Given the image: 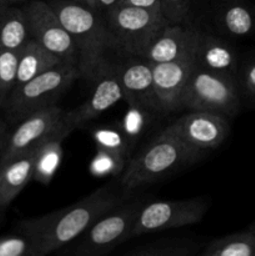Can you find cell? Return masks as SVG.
Here are the masks:
<instances>
[{"instance_id":"1","label":"cell","mask_w":255,"mask_h":256,"mask_svg":"<svg viewBox=\"0 0 255 256\" xmlns=\"http://www.w3.org/2000/svg\"><path fill=\"white\" fill-rule=\"evenodd\" d=\"M122 202V194L105 185L76 204L44 216L22 220L16 230L34 240L40 256L49 255L75 242L98 219Z\"/></svg>"},{"instance_id":"2","label":"cell","mask_w":255,"mask_h":256,"mask_svg":"<svg viewBox=\"0 0 255 256\" xmlns=\"http://www.w3.org/2000/svg\"><path fill=\"white\" fill-rule=\"evenodd\" d=\"M48 2L72 36L82 76L98 79L110 66L108 64L110 52L119 50L106 18L102 16L99 10L75 0H50Z\"/></svg>"},{"instance_id":"3","label":"cell","mask_w":255,"mask_h":256,"mask_svg":"<svg viewBox=\"0 0 255 256\" xmlns=\"http://www.w3.org/2000/svg\"><path fill=\"white\" fill-rule=\"evenodd\" d=\"M199 156L178 136L172 125L165 128L145 149L129 162L120 186L132 192L156 182L182 166L194 164Z\"/></svg>"},{"instance_id":"4","label":"cell","mask_w":255,"mask_h":256,"mask_svg":"<svg viewBox=\"0 0 255 256\" xmlns=\"http://www.w3.org/2000/svg\"><path fill=\"white\" fill-rule=\"evenodd\" d=\"M80 76L78 62H64L14 88L2 110L8 124L16 125L29 115L55 105Z\"/></svg>"},{"instance_id":"5","label":"cell","mask_w":255,"mask_h":256,"mask_svg":"<svg viewBox=\"0 0 255 256\" xmlns=\"http://www.w3.org/2000/svg\"><path fill=\"white\" fill-rule=\"evenodd\" d=\"M242 106L238 78L209 72L195 64L182 96L180 109L234 118Z\"/></svg>"},{"instance_id":"6","label":"cell","mask_w":255,"mask_h":256,"mask_svg":"<svg viewBox=\"0 0 255 256\" xmlns=\"http://www.w3.org/2000/svg\"><path fill=\"white\" fill-rule=\"evenodd\" d=\"M144 200L120 202L98 219L82 236L72 242L64 254L75 256L106 255L120 244L132 239V230ZM68 245V246H69Z\"/></svg>"},{"instance_id":"7","label":"cell","mask_w":255,"mask_h":256,"mask_svg":"<svg viewBox=\"0 0 255 256\" xmlns=\"http://www.w3.org/2000/svg\"><path fill=\"white\" fill-rule=\"evenodd\" d=\"M119 50L130 56L142 58L148 48L169 24L162 12L116 4L105 14Z\"/></svg>"},{"instance_id":"8","label":"cell","mask_w":255,"mask_h":256,"mask_svg":"<svg viewBox=\"0 0 255 256\" xmlns=\"http://www.w3.org/2000/svg\"><path fill=\"white\" fill-rule=\"evenodd\" d=\"M209 208L206 198L144 202L132 230V239L152 232L192 226L202 222Z\"/></svg>"},{"instance_id":"9","label":"cell","mask_w":255,"mask_h":256,"mask_svg":"<svg viewBox=\"0 0 255 256\" xmlns=\"http://www.w3.org/2000/svg\"><path fill=\"white\" fill-rule=\"evenodd\" d=\"M22 9L26 15L32 39L64 62H78L76 48L72 36L49 2L35 0Z\"/></svg>"},{"instance_id":"10","label":"cell","mask_w":255,"mask_h":256,"mask_svg":"<svg viewBox=\"0 0 255 256\" xmlns=\"http://www.w3.org/2000/svg\"><path fill=\"white\" fill-rule=\"evenodd\" d=\"M229 118L209 112H192L172 122L178 136L202 159L222 146L230 132Z\"/></svg>"},{"instance_id":"11","label":"cell","mask_w":255,"mask_h":256,"mask_svg":"<svg viewBox=\"0 0 255 256\" xmlns=\"http://www.w3.org/2000/svg\"><path fill=\"white\" fill-rule=\"evenodd\" d=\"M64 112L56 105L45 108L19 122L9 132L2 162L32 152L59 129Z\"/></svg>"},{"instance_id":"12","label":"cell","mask_w":255,"mask_h":256,"mask_svg":"<svg viewBox=\"0 0 255 256\" xmlns=\"http://www.w3.org/2000/svg\"><path fill=\"white\" fill-rule=\"evenodd\" d=\"M122 98H124V92H122V85L114 69L110 65L99 76L96 88L89 99L85 100L82 105L75 109L64 112L62 122H60V129L66 136H69L75 129L84 126L86 122L96 119L102 112L119 102Z\"/></svg>"},{"instance_id":"13","label":"cell","mask_w":255,"mask_h":256,"mask_svg":"<svg viewBox=\"0 0 255 256\" xmlns=\"http://www.w3.org/2000/svg\"><path fill=\"white\" fill-rule=\"evenodd\" d=\"M195 54L196 50L172 62L152 64L160 112H170L180 109L182 92L196 64Z\"/></svg>"},{"instance_id":"14","label":"cell","mask_w":255,"mask_h":256,"mask_svg":"<svg viewBox=\"0 0 255 256\" xmlns=\"http://www.w3.org/2000/svg\"><path fill=\"white\" fill-rule=\"evenodd\" d=\"M120 85L124 98L130 106L139 110H152L160 112L155 92L152 65L142 58L132 56V60L122 65L112 66Z\"/></svg>"},{"instance_id":"15","label":"cell","mask_w":255,"mask_h":256,"mask_svg":"<svg viewBox=\"0 0 255 256\" xmlns=\"http://www.w3.org/2000/svg\"><path fill=\"white\" fill-rule=\"evenodd\" d=\"M199 32L182 24H168L148 48L142 59L152 64L169 62L196 50Z\"/></svg>"},{"instance_id":"16","label":"cell","mask_w":255,"mask_h":256,"mask_svg":"<svg viewBox=\"0 0 255 256\" xmlns=\"http://www.w3.org/2000/svg\"><path fill=\"white\" fill-rule=\"evenodd\" d=\"M195 59L202 69L238 78L240 59L235 48L224 39L199 32Z\"/></svg>"},{"instance_id":"17","label":"cell","mask_w":255,"mask_h":256,"mask_svg":"<svg viewBox=\"0 0 255 256\" xmlns=\"http://www.w3.org/2000/svg\"><path fill=\"white\" fill-rule=\"evenodd\" d=\"M35 152L0 164V202L8 208L34 178Z\"/></svg>"},{"instance_id":"18","label":"cell","mask_w":255,"mask_h":256,"mask_svg":"<svg viewBox=\"0 0 255 256\" xmlns=\"http://www.w3.org/2000/svg\"><path fill=\"white\" fill-rule=\"evenodd\" d=\"M60 62H64V60L45 49L36 40L30 39L26 45L19 52L16 82H15L14 88L25 84L29 80L34 79L35 76L52 69Z\"/></svg>"},{"instance_id":"19","label":"cell","mask_w":255,"mask_h":256,"mask_svg":"<svg viewBox=\"0 0 255 256\" xmlns=\"http://www.w3.org/2000/svg\"><path fill=\"white\" fill-rule=\"evenodd\" d=\"M32 39L24 9L8 6L0 10V52H19Z\"/></svg>"},{"instance_id":"20","label":"cell","mask_w":255,"mask_h":256,"mask_svg":"<svg viewBox=\"0 0 255 256\" xmlns=\"http://www.w3.org/2000/svg\"><path fill=\"white\" fill-rule=\"evenodd\" d=\"M218 22L222 34L230 38H249L255 34V6L242 0L228 2L220 10Z\"/></svg>"},{"instance_id":"21","label":"cell","mask_w":255,"mask_h":256,"mask_svg":"<svg viewBox=\"0 0 255 256\" xmlns=\"http://www.w3.org/2000/svg\"><path fill=\"white\" fill-rule=\"evenodd\" d=\"M66 138V135L62 132L59 126L55 134L44 140L36 148L32 180L42 185H49L52 182L62 164V155H64L62 142Z\"/></svg>"},{"instance_id":"22","label":"cell","mask_w":255,"mask_h":256,"mask_svg":"<svg viewBox=\"0 0 255 256\" xmlns=\"http://www.w3.org/2000/svg\"><path fill=\"white\" fill-rule=\"evenodd\" d=\"M204 245L188 238H170L139 245L126 252L128 256H195Z\"/></svg>"},{"instance_id":"23","label":"cell","mask_w":255,"mask_h":256,"mask_svg":"<svg viewBox=\"0 0 255 256\" xmlns=\"http://www.w3.org/2000/svg\"><path fill=\"white\" fill-rule=\"evenodd\" d=\"M200 256H255V239L249 229L212 240Z\"/></svg>"},{"instance_id":"24","label":"cell","mask_w":255,"mask_h":256,"mask_svg":"<svg viewBox=\"0 0 255 256\" xmlns=\"http://www.w3.org/2000/svg\"><path fill=\"white\" fill-rule=\"evenodd\" d=\"M92 139L98 149H104L110 152L128 159L132 150L129 135L119 129L112 128H99L92 132Z\"/></svg>"},{"instance_id":"25","label":"cell","mask_w":255,"mask_h":256,"mask_svg":"<svg viewBox=\"0 0 255 256\" xmlns=\"http://www.w3.org/2000/svg\"><path fill=\"white\" fill-rule=\"evenodd\" d=\"M19 52H0V112L12 94L16 82Z\"/></svg>"},{"instance_id":"26","label":"cell","mask_w":255,"mask_h":256,"mask_svg":"<svg viewBox=\"0 0 255 256\" xmlns=\"http://www.w3.org/2000/svg\"><path fill=\"white\" fill-rule=\"evenodd\" d=\"M0 256H40L34 240L25 232L0 236Z\"/></svg>"},{"instance_id":"27","label":"cell","mask_w":255,"mask_h":256,"mask_svg":"<svg viewBox=\"0 0 255 256\" xmlns=\"http://www.w3.org/2000/svg\"><path fill=\"white\" fill-rule=\"evenodd\" d=\"M126 166V159L104 149H98L92 164L90 172L96 178L116 176Z\"/></svg>"},{"instance_id":"28","label":"cell","mask_w":255,"mask_h":256,"mask_svg":"<svg viewBox=\"0 0 255 256\" xmlns=\"http://www.w3.org/2000/svg\"><path fill=\"white\" fill-rule=\"evenodd\" d=\"M238 82L242 102L246 100L249 104L255 106V55H252L244 62L239 60Z\"/></svg>"},{"instance_id":"29","label":"cell","mask_w":255,"mask_h":256,"mask_svg":"<svg viewBox=\"0 0 255 256\" xmlns=\"http://www.w3.org/2000/svg\"><path fill=\"white\" fill-rule=\"evenodd\" d=\"M162 12L170 24H182L189 12L188 0H160Z\"/></svg>"},{"instance_id":"30","label":"cell","mask_w":255,"mask_h":256,"mask_svg":"<svg viewBox=\"0 0 255 256\" xmlns=\"http://www.w3.org/2000/svg\"><path fill=\"white\" fill-rule=\"evenodd\" d=\"M119 4L130 5V6L142 8L152 12H162V2L160 0H120Z\"/></svg>"},{"instance_id":"31","label":"cell","mask_w":255,"mask_h":256,"mask_svg":"<svg viewBox=\"0 0 255 256\" xmlns=\"http://www.w3.org/2000/svg\"><path fill=\"white\" fill-rule=\"evenodd\" d=\"M9 124L5 120L0 119V162H2V154H4L5 145H6L8 138H9Z\"/></svg>"},{"instance_id":"32","label":"cell","mask_w":255,"mask_h":256,"mask_svg":"<svg viewBox=\"0 0 255 256\" xmlns=\"http://www.w3.org/2000/svg\"><path fill=\"white\" fill-rule=\"evenodd\" d=\"M98 2H99L100 12H104V14H106L110 9H112L115 5L119 4L120 0H98Z\"/></svg>"},{"instance_id":"33","label":"cell","mask_w":255,"mask_h":256,"mask_svg":"<svg viewBox=\"0 0 255 256\" xmlns=\"http://www.w3.org/2000/svg\"><path fill=\"white\" fill-rule=\"evenodd\" d=\"M75 2H82V4L88 5V6L92 8V9H95V10H99V12H100L99 2H98V0H75Z\"/></svg>"},{"instance_id":"34","label":"cell","mask_w":255,"mask_h":256,"mask_svg":"<svg viewBox=\"0 0 255 256\" xmlns=\"http://www.w3.org/2000/svg\"><path fill=\"white\" fill-rule=\"evenodd\" d=\"M8 5H12V0H0V10Z\"/></svg>"},{"instance_id":"35","label":"cell","mask_w":255,"mask_h":256,"mask_svg":"<svg viewBox=\"0 0 255 256\" xmlns=\"http://www.w3.org/2000/svg\"><path fill=\"white\" fill-rule=\"evenodd\" d=\"M248 229L250 230V232H252V236H254V239H255V222H252V224L250 225V226L248 228Z\"/></svg>"},{"instance_id":"36","label":"cell","mask_w":255,"mask_h":256,"mask_svg":"<svg viewBox=\"0 0 255 256\" xmlns=\"http://www.w3.org/2000/svg\"><path fill=\"white\" fill-rule=\"evenodd\" d=\"M6 209V208L4 206V205L2 204V202H0V218H2V212H4V210Z\"/></svg>"},{"instance_id":"37","label":"cell","mask_w":255,"mask_h":256,"mask_svg":"<svg viewBox=\"0 0 255 256\" xmlns=\"http://www.w3.org/2000/svg\"><path fill=\"white\" fill-rule=\"evenodd\" d=\"M24 2V0H12V5L15 4V2Z\"/></svg>"}]
</instances>
